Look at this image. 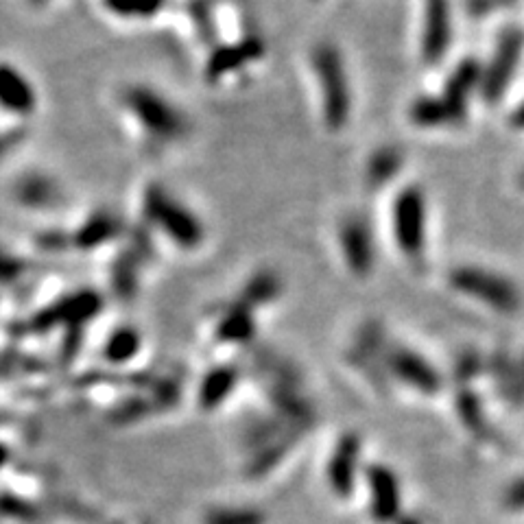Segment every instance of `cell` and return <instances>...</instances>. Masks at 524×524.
Instances as JSON below:
<instances>
[{"label":"cell","mask_w":524,"mask_h":524,"mask_svg":"<svg viewBox=\"0 0 524 524\" xmlns=\"http://www.w3.org/2000/svg\"><path fill=\"white\" fill-rule=\"evenodd\" d=\"M262 55H265V42L260 38H247L234 44H225L221 49L214 51L212 57H208L206 79L219 81L225 75L236 73L238 68L254 64Z\"/></svg>","instance_id":"cell-10"},{"label":"cell","mask_w":524,"mask_h":524,"mask_svg":"<svg viewBox=\"0 0 524 524\" xmlns=\"http://www.w3.org/2000/svg\"><path fill=\"white\" fill-rule=\"evenodd\" d=\"M140 348V337L134 328H121L116 330L114 335L107 341V356H110L112 361H129L131 356H134Z\"/></svg>","instance_id":"cell-20"},{"label":"cell","mask_w":524,"mask_h":524,"mask_svg":"<svg viewBox=\"0 0 524 524\" xmlns=\"http://www.w3.org/2000/svg\"><path fill=\"white\" fill-rule=\"evenodd\" d=\"M516 387H518V391H524V365H522V369H520V372L516 374Z\"/></svg>","instance_id":"cell-25"},{"label":"cell","mask_w":524,"mask_h":524,"mask_svg":"<svg viewBox=\"0 0 524 524\" xmlns=\"http://www.w3.org/2000/svg\"><path fill=\"white\" fill-rule=\"evenodd\" d=\"M339 252L345 267L356 278H365L376 267V238L372 225L361 214H348L339 225Z\"/></svg>","instance_id":"cell-7"},{"label":"cell","mask_w":524,"mask_h":524,"mask_svg":"<svg viewBox=\"0 0 524 524\" xmlns=\"http://www.w3.org/2000/svg\"><path fill=\"white\" fill-rule=\"evenodd\" d=\"M29 3H31L33 7H42V5L49 3V0H29Z\"/></svg>","instance_id":"cell-26"},{"label":"cell","mask_w":524,"mask_h":524,"mask_svg":"<svg viewBox=\"0 0 524 524\" xmlns=\"http://www.w3.org/2000/svg\"><path fill=\"white\" fill-rule=\"evenodd\" d=\"M448 284L452 291L466 295L468 300L492 308L500 315H514L522 306V293L518 284L494 269L479 265H461L448 273Z\"/></svg>","instance_id":"cell-4"},{"label":"cell","mask_w":524,"mask_h":524,"mask_svg":"<svg viewBox=\"0 0 524 524\" xmlns=\"http://www.w3.org/2000/svg\"><path fill=\"white\" fill-rule=\"evenodd\" d=\"M278 293H280V280L273 276V273L262 271L247 282L241 300L247 302L252 308H256V306H265L276 300Z\"/></svg>","instance_id":"cell-19"},{"label":"cell","mask_w":524,"mask_h":524,"mask_svg":"<svg viewBox=\"0 0 524 524\" xmlns=\"http://www.w3.org/2000/svg\"><path fill=\"white\" fill-rule=\"evenodd\" d=\"M404 524H413V522H404Z\"/></svg>","instance_id":"cell-28"},{"label":"cell","mask_w":524,"mask_h":524,"mask_svg":"<svg viewBox=\"0 0 524 524\" xmlns=\"http://www.w3.org/2000/svg\"><path fill=\"white\" fill-rule=\"evenodd\" d=\"M118 230H121V223H118L112 214H97V217L86 221V225L77 232L75 243L81 249L101 247L103 243L112 241Z\"/></svg>","instance_id":"cell-15"},{"label":"cell","mask_w":524,"mask_h":524,"mask_svg":"<svg viewBox=\"0 0 524 524\" xmlns=\"http://www.w3.org/2000/svg\"><path fill=\"white\" fill-rule=\"evenodd\" d=\"M356 463H359V442H356L354 435H348L337 446L328 468L330 483L341 496H348L352 492Z\"/></svg>","instance_id":"cell-12"},{"label":"cell","mask_w":524,"mask_h":524,"mask_svg":"<svg viewBox=\"0 0 524 524\" xmlns=\"http://www.w3.org/2000/svg\"><path fill=\"white\" fill-rule=\"evenodd\" d=\"M265 518L258 511H241V509H228V511H214L208 518V524H262Z\"/></svg>","instance_id":"cell-21"},{"label":"cell","mask_w":524,"mask_h":524,"mask_svg":"<svg viewBox=\"0 0 524 524\" xmlns=\"http://www.w3.org/2000/svg\"><path fill=\"white\" fill-rule=\"evenodd\" d=\"M236 378L238 376L232 367L214 369V372L206 376L204 385H201V404H204L206 409L219 407V404L234 391Z\"/></svg>","instance_id":"cell-17"},{"label":"cell","mask_w":524,"mask_h":524,"mask_svg":"<svg viewBox=\"0 0 524 524\" xmlns=\"http://www.w3.org/2000/svg\"><path fill=\"white\" fill-rule=\"evenodd\" d=\"M507 503L511 507H522L524 505V481H520L514 490L509 492V498H507Z\"/></svg>","instance_id":"cell-22"},{"label":"cell","mask_w":524,"mask_h":524,"mask_svg":"<svg viewBox=\"0 0 524 524\" xmlns=\"http://www.w3.org/2000/svg\"><path fill=\"white\" fill-rule=\"evenodd\" d=\"M483 9H494L498 5H505V3H511V0H476Z\"/></svg>","instance_id":"cell-24"},{"label":"cell","mask_w":524,"mask_h":524,"mask_svg":"<svg viewBox=\"0 0 524 524\" xmlns=\"http://www.w3.org/2000/svg\"><path fill=\"white\" fill-rule=\"evenodd\" d=\"M311 70L319 86L321 118L328 131H341L352 118V83L335 44L321 42L311 51Z\"/></svg>","instance_id":"cell-1"},{"label":"cell","mask_w":524,"mask_h":524,"mask_svg":"<svg viewBox=\"0 0 524 524\" xmlns=\"http://www.w3.org/2000/svg\"><path fill=\"white\" fill-rule=\"evenodd\" d=\"M0 110L22 118L38 110V92L33 83L7 62H0Z\"/></svg>","instance_id":"cell-9"},{"label":"cell","mask_w":524,"mask_h":524,"mask_svg":"<svg viewBox=\"0 0 524 524\" xmlns=\"http://www.w3.org/2000/svg\"><path fill=\"white\" fill-rule=\"evenodd\" d=\"M142 212L153 228L186 252H195L206 241V228L197 214L160 184H151L145 190Z\"/></svg>","instance_id":"cell-3"},{"label":"cell","mask_w":524,"mask_h":524,"mask_svg":"<svg viewBox=\"0 0 524 524\" xmlns=\"http://www.w3.org/2000/svg\"><path fill=\"white\" fill-rule=\"evenodd\" d=\"M511 127L524 131V101L516 107L514 114H511Z\"/></svg>","instance_id":"cell-23"},{"label":"cell","mask_w":524,"mask_h":524,"mask_svg":"<svg viewBox=\"0 0 524 524\" xmlns=\"http://www.w3.org/2000/svg\"><path fill=\"white\" fill-rule=\"evenodd\" d=\"M369 483H372V509L378 520H393L398 514L400 492L398 481L387 468H372L369 472Z\"/></svg>","instance_id":"cell-14"},{"label":"cell","mask_w":524,"mask_h":524,"mask_svg":"<svg viewBox=\"0 0 524 524\" xmlns=\"http://www.w3.org/2000/svg\"><path fill=\"white\" fill-rule=\"evenodd\" d=\"M391 232L400 254L422 262L428 247V201L420 186L402 188L391 206Z\"/></svg>","instance_id":"cell-5"},{"label":"cell","mask_w":524,"mask_h":524,"mask_svg":"<svg viewBox=\"0 0 524 524\" xmlns=\"http://www.w3.org/2000/svg\"><path fill=\"white\" fill-rule=\"evenodd\" d=\"M121 103L136 125L145 131V136L160 145H171L188 136V116L162 92L149 86H127L121 94Z\"/></svg>","instance_id":"cell-2"},{"label":"cell","mask_w":524,"mask_h":524,"mask_svg":"<svg viewBox=\"0 0 524 524\" xmlns=\"http://www.w3.org/2000/svg\"><path fill=\"white\" fill-rule=\"evenodd\" d=\"M400 169H402V153L391 147H383L369 158L367 184L372 188L387 186L393 177L398 175Z\"/></svg>","instance_id":"cell-16"},{"label":"cell","mask_w":524,"mask_h":524,"mask_svg":"<svg viewBox=\"0 0 524 524\" xmlns=\"http://www.w3.org/2000/svg\"><path fill=\"white\" fill-rule=\"evenodd\" d=\"M254 308L247 302L238 300L228 306L217 324V337L223 343H247L254 337Z\"/></svg>","instance_id":"cell-13"},{"label":"cell","mask_w":524,"mask_h":524,"mask_svg":"<svg viewBox=\"0 0 524 524\" xmlns=\"http://www.w3.org/2000/svg\"><path fill=\"white\" fill-rule=\"evenodd\" d=\"M520 186H522V188H524V173H522V175H520Z\"/></svg>","instance_id":"cell-27"},{"label":"cell","mask_w":524,"mask_h":524,"mask_svg":"<svg viewBox=\"0 0 524 524\" xmlns=\"http://www.w3.org/2000/svg\"><path fill=\"white\" fill-rule=\"evenodd\" d=\"M389 369L393 376L422 393H435L442 387V380H439L433 365L409 348H398L389 356Z\"/></svg>","instance_id":"cell-11"},{"label":"cell","mask_w":524,"mask_h":524,"mask_svg":"<svg viewBox=\"0 0 524 524\" xmlns=\"http://www.w3.org/2000/svg\"><path fill=\"white\" fill-rule=\"evenodd\" d=\"M524 51V33L520 29H507L494 49V55L481 73V94L485 101L503 99L509 83L514 81Z\"/></svg>","instance_id":"cell-6"},{"label":"cell","mask_w":524,"mask_h":524,"mask_svg":"<svg viewBox=\"0 0 524 524\" xmlns=\"http://www.w3.org/2000/svg\"><path fill=\"white\" fill-rule=\"evenodd\" d=\"M420 53L426 64H439L448 55L452 40L450 0H424Z\"/></svg>","instance_id":"cell-8"},{"label":"cell","mask_w":524,"mask_h":524,"mask_svg":"<svg viewBox=\"0 0 524 524\" xmlns=\"http://www.w3.org/2000/svg\"><path fill=\"white\" fill-rule=\"evenodd\" d=\"M107 14L121 20H149L160 14L166 0H101Z\"/></svg>","instance_id":"cell-18"}]
</instances>
